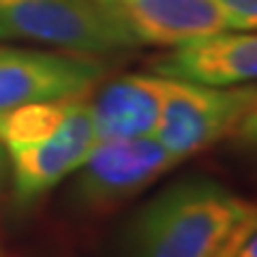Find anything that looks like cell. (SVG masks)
<instances>
[{
    "mask_svg": "<svg viewBox=\"0 0 257 257\" xmlns=\"http://www.w3.org/2000/svg\"><path fill=\"white\" fill-rule=\"evenodd\" d=\"M84 96V94H82ZM77 96L43 103H28L7 111H0V142L5 148L26 146L47 140L58 131Z\"/></svg>",
    "mask_w": 257,
    "mask_h": 257,
    "instance_id": "10",
    "label": "cell"
},
{
    "mask_svg": "<svg viewBox=\"0 0 257 257\" xmlns=\"http://www.w3.org/2000/svg\"><path fill=\"white\" fill-rule=\"evenodd\" d=\"M138 45L176 47L223 30H236L219 0H92Z\"/></svg>",
    "mask_w": 257,
    "mask_h": 257,
    "instance_id": "7",
    "label": "cell"
},
{
    "mask_svg": "<svg viewBox=\"0 0 257 257\" xmlns=\"http://www.w3.org/2000/svg\"><path fill=\"white\" fill-rule=\"evenodd\" d=\"M0 41H32L88 56L138 47L92 0H0Z\"/></svg>",
    "mask_w": 257,
    "mask_h": 257,
    "instance_id": "3",
    "label": "cell"
},
{
    "mask_svg": "<svg viewBox=\"0 0 257 257\" xmlns=\"http://www.w3.org/2000/svg\"><path fill=\"white\" fill-rule=\"evenodd\" d=\"M178 165L152 135L99 142L73 172L64 206L77 219H101L128 204Z\"/></svg>",
    "mask_w": 257,
    "mask_h": 257,
    "instance_id": "2",
    "label": "cell"
},
{
    "mask_svg": "<svg viewBox=\"0 0 257 257\" xmlns=\"http://www.w3.org/2000/svg\"><path fill=\"white\" fill-rule=\"evenodd\" d=\"M11 176V167H9V152H7L5 144L0 142V193L5 191V184Z\"/></svg>",
    "mask_w": 257,
    "mask_h": 257,
    "instance_id": "14",
    "label": "cell"
},
{
    "mask_svg": "<svg viewBox=\"0 0 257 257\" xmlns=\"http://www.w3.org/2000/svg\"><path fill=\"white\" fill-rule=\"evenodd\" d=\"M152 73L210 86L257 82V30H223L172 47L152 62Z\"/></svg>",
    "mask_w": 257,
    "mask_h": 257,
    "instance_id": "8",
    "label": "cell"
},
{
    "mask_svg": "<svg viewBox=\"0 0 257 257\" xmlns=\"http://www.w3.org/2000/svg\"><path fill=\"white\" fill-rule=\"evenodd\" d=\"M255 96L257 84L210 86L165 77L163 103L152 138L180 163L234 133Z\"/></svg>",
    "mask_w": 257,
    "mask_h": 257,
    "instance_id": "4",
    "label": "cell"
},
{
    "mask_svg": "<svg viewBox=\"0 0 257 257\" xmlns=\"http://www.w3.org/2000/svg\"><path fill=\"white\" fill-rule=\"evenodd\" d=\"M0 257H3V253H0Z\"/></svg>",
    "mask_w": 257,
    "mask_h": 257,
    "instance_id": "15",
    "label": "cell"
},
{
    "mask_svg": "<svg viewBox=\"0 0 257 257\" xmlns=\"http://www.w3.org/2000/svg\"><path fill=\"white\" fill-rule=\"evenodd\" d=\"M163 88L165 77L157 73H128L107 82L90 101L96 144L155 133Z\"/></svg>",
    "mask_w": 257,
    "mask_h": 257,
    "instance_id": "9",
    "label": "cell"
},
{
    "mask_svg": "<svg viewBox=\"0 0 257 257\" xmlns=\"http://www.w3.org/2000/svg\"><path fill=\"white\" fill-rule=\"evenodd\" d=\"M96 146L90 101L77 96L58 131L47 140L26 146H9L13 195L30 204L71 176Z\"/></svg>",
    "mask_w": 257,
    "mask_h": 257,
    "instance_id": "6",
    "label": "cell"
},
{
    "mask_svg": "<svg viewBox=\"0 0 257 257\" xmlns=\"http://www.w3.org/2000/svg\"><path fill=\"white\" fill-rule=\"evenodd\" d=\"M257 227V204L210 176H184L120 225L116 257H229Z\"/></svg>",
    "mask_w": 257,
    "mask_h": 257,
    "instance_id": "1",
    "label": "cell"
},
{
    "mask_svg": "<svg viewBox=\"0 0 257 257\" xmlns=\"http://www.w3.org/2000/svg\"><path fill=\"white\" fill-rule=\"evenodd\" d=\"M229 257H257V227L248 234Z\"/></svg>",
    "mask_w": 257,
    "mask_h": 257,
    "instance_id": "13",
    "label": "cell"
},
{
    "mask_svg": "<svg viewBox=\"0 0 257 257\" xmlns=\"http://www.w3.org/2000/svg\"><path fill=\"white\" fill-rule=\"evenodd\" d=\"M231 135L242 144H246V146L257 148V96L253 99L251 105H248V109L244 111V116L240 118V122L236 124Z\"/></svg>",
    "mask_w": 257,
    "mask_h": 257,
    "instance_id": "12",
    "label": "cell"
},
{
    "mask_svg": "<svg viewBox=\"0 0 257 257\" xmlns=\"http://www.w3.org/2000/svg\"><path fill=\"white\" fill-rule=\"evenodd\" d=\"M227 9L236 30H257V0H219Z\"/></svg>",
    "mask_w": 257,
    "mask_h": 257,
    "instance_id": "11",
    "label": "cell"
},
{
    "mask_svg": "<svg viewBox=\"0 0 257 257\" xmlns=\"http://www.w3.org/2000/svg\"><path fill=\"white\" fill-rule=\"evenodd\" d=\"M105 73L96 56L0 47V111L88 94Z\"/></svg>",
    "mask_w": 257,
    "mask_h": 257,
    "instance_id": "5",
    "label": "cell"
}]
</instances>
